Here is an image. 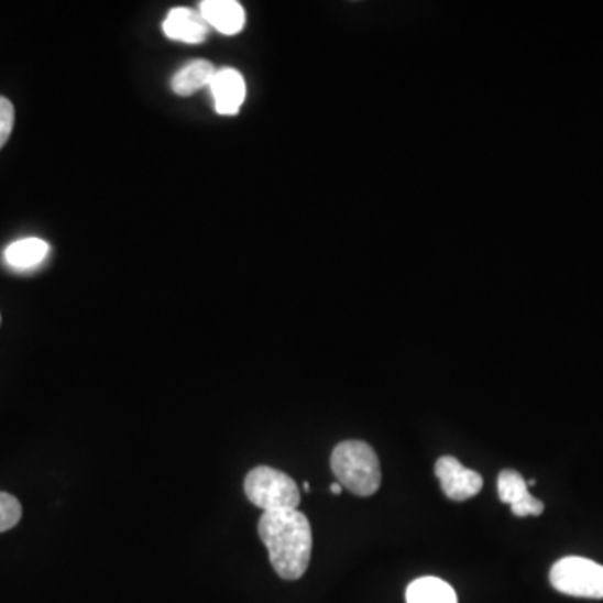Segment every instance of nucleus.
I'll return each mask as SVG.
<instances>
[{
    "mask_svg": "<svg viewBox=\"0 0 603 603\" xmlns=\"http://www.w3.org/2000/svg\"><path fill=\"white\" fill-rule=\"evenodd\" d=\"M200 14L210 28L224 35H235L245 25V11L235 0H204Z\"/></svg>",
    "mask_w": 603,
    "mask_h": 603,
    "instance_id": "obj_9",
    "label": "nucleus"
},
{
    "mask_svg": "<svg viewBox=\"0 0 603 603\" xmlns=\"http://www.w3.org/2000/svg\"><path fill=\"white\" fill-rule=\"evenodd\" d=\"M302 487H304V492H307V493L310 492V484L307 483V481H306V483L302 484Z\"/></svg>",
    "mask_w": 603,
    "mask_h": 603,
    "instance_id": "obj_16",
    "label": "nucleus"
},
{
    "mask_svg": "<svg viewBox=\"0 0 603 603\" xmlns=\"http://www.w3.org/2000/svg\"><path fill=\"white\" fill-rule=\"evenodd\" d=\"M245 495L263 513L297 509L300 505L294 478L271 467H256L246 474Z\"/></svg>",
    "mask_w": 603,
    "mask_h": 603,
    "instance_id": "obj_3",
    "label": "nucleus"
},
{
    "mask_svg": "<svg viewBox=\"0 0 603 603\" xmlns=\"http://www.w3.org/2000/svg\"><path fill=\"white\" fill-rule=\"evenodd\" d=\"M435 471L442 492L452 502H467L476 496L483 487L481 474L464 468L457 458H439Z\"/></svg>",
    "mask_w": 603,
    "mask_h": 603,
    "instance_id": "obj_5",
    "label": "nucleus"
},
{
    "mask_svg": "<svg viewBox=\"0 0 603 603\" xmlns=\"http://www.w3.org/2000/svg\"><path fill=\"white\" fill-rule=\"evenodd\" d=\"M259 535L281 579L298 580L307 572L313 555V530L304 513L298 509L263 513Z\"/></svg>",
    "mask_w": 603,
    "mask_h": 603,
    "instance_id": "obj_1",
    "label": "nucleus"
},
{
    "mask_svg": "<svg viewBox=\"0 0 603 603\" xmlns=\"http://www.w3.org/2000/svg\"><path fill=\"white\" fill-rule=\"evenodd\" d=\"M210 25L201 18L200 12L188 8H176L169 11L163 22L166 37L179 43L200 44L207 40Z\"/></svg>",
    "mask_w": 603,
    "mask_h": 603,
    "instance_id": "obj_8",
    "label": "nucleus"
},
{
    "mask_svg": "<svg viewBox=\"0 0 603 603\" xmlns=\"http://www.w3.org/2000/svg\"><path fill=\"white\" fill-rule=\"evenodd\" d=\"M14 106L8 98L0 96V147L8 143L14 128Z\"/></svg>",
    "mask_w": 603,
    "mask_h": 603,
    "instance_id": "obj_14",
    "label": "nucleus"
},
{
    "mask_svg": "<svg viewBox=\"0 0 603 603\" xmlns=\"http://www.w3.org/2000/svg\"><path fill=\"white\" fill-rule=\"evenodd\" d=\"M330 468L337 483L358 496L374 495L381 486L380 458L364 441H342L333 448Z\"/></svg>",
    "mask_w": 603,
    "mask_h": 603,
    "instance_id": "obj_2",
    "label": "nucleus"
},
{
    "mask_svg": "<svg viewBox=\"0 0 603 603\" xmlns=\"http://www.w3.org/2000/svg\"><path fill=\"white\" fill-rule=\"evenodd\" d=\"M210 89L215 99V109L221 117H233L245 101L246 88L242 74L230 67L217 70Z\"/></svg>",
    "mask_w": 603,
    "mask_h": 603,
    "instance_id": "obj_7",
    "label": "nucleus"
},
{
    "mask_svg": "<svg viewBox=\"0 0 603 603\" xmlns=\"http://www.w3.org/2000/svg\"><path fill=\"white\" fill-rule=\"evenodd\" d=\"M22 506L18 498L0 492V534L11 530L21 522Z\"/></svg>",
    "mask_w": 603,
    "mask_h": 603,
    "instance_id": "obj_13",
    "label": "nucleus"
},
{
    "mask_svg": "<svg viewBox=\"0 0 603 603\" xmlns=\"http://www.w3.org/2000/svg\"><path fill=\"white\" fill-rule=\"evenodd\" d=\"M215 74H217V69L210 61H191L173 76L172 89L178 96L195 95L205 86L211 85Z\"/></svg>",
    "mask_w": 603,
    "mask_h": 603,
    "instance_id": "obj_10",
    "label": "nucleus"
},
{
    "mask_svg": "<svg viewBox=\"0 0 603 603\" xmlns=\"http://www.w3.org/2000/svg\"><path fill=\"white\" fill-rule=\"evenodd\" d=\"M498 495L505 505L512 506L513 515L538 516L544 513L545 505L540 500L534 498L528 492L525 478L515 470H503L498 476Z\"/></svg>",
    "mask_w": 603,
    "mask_h": 603,
    "instance_id": "obj_6",
    "label": "nucleus"
},
{
    "mask_svg": "<svg viewBox=\"0 0 603 603\" xmlns=\"http://www.w3.org/2000/svg\"><path fill=\"white\" fill-rule=\"evenodd\" d=\"M407 603H458L457 592L445 580L423 577L414 580L406 592Z\"/></svg>",
    "mask_w": 603,
    "mask_h": 603,
    "instance_id": "obj_12",
    "label": "nucleus"
},
{
    "mask_svg": "<svg viewBox=\"0 0 603 603\" xmlns=\"http://www.w3.org/2000/svg\"><path fill=\"white\" fill-rule=\"evenodd\" d=\"M550 582L564 595L603 599V567L589 558H561L551 567Z\"/></svg>",
    "mask_w": 603,
    "mask_h": 603,
    "instance_id": "obj_4",
    "label": "nucleus"
},
{
    "mask_svg": "<svg viewBox=\"0 0 603 603\" xmlns=\"http://www.w3.org/2000/svg\"><path fill=\"white\" fill-rule=\"evenodd\" d=\"M47 255H50V245L35 237L11 243L4 253L6 262L15 271H31L41 265Z\"/></svg>",
    "mask_w": 603,
    "mask_h": 603,
    "instance_id": "obj_11",
    "label": "nucleus"
},
{
    "mask_svg": "<svg viewBox=\"0 0 603 603\" xmlns=\"http://www.w3.org/2000/svg\"><path fill=\"white\" fill-rule=\"evenodd\" d=\"M342 490H344V487H342L341 483L330 484V493H332V495H337V496L341 495Z\"/></svg>",
    "mask_w": 603,
    "mask_h": 603,
    "instance_id": "obj_15",
    "label": "nucleus"
}]
</instances>
